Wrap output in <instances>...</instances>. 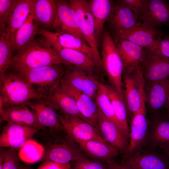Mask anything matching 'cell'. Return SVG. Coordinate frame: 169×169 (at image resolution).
I'll use <instances>...</instances> for the list:
<instances>
[{
  "label": "cell",
  "mask_w": 169,
  "mask_h": 169,
  "mask_svg": "<svg viewBox=\"0 0 169 169\" xmlns=\"http://www.w3.org/2000/svg\"><path fill=\"white\" fill-rule=\"evenodd\" d=\"M27 104L7 106L0 109V121L30 126L38 130L42 128L35 116Z\"/></svg>",
  "instance_id": "23"
},
{
  "label": "cell",
  "mask_w": 169,
  "mask_h": 169,
  "mask_svg": "<svg viewBox=\"0 0 169 169\" xmlns=\"http://www.w3.org/2000/svg\"><path fill=\"white\" fill-rule=\"evenodd\" d=\"M58 1L36 0L34 12L38 25L53 28L57 14Z\"/></svg>",
  "instance_id": "31"
},
{
  "label": "cell",
  "mask_w": 169,
  "mask_h": 169,
  "mask_svg": "<svg viewBox=\"0 0 169 169\" xmlns=\"http://www.w3.org/2000/svg\"><path fill=\"white\" fill-rule=\"evenodd\" d=\"M164 56L169 58V35L158 39L156 49Z\"/></svg>",
  "instance_id": "41"
},
{
  "label": "cell",
  "mask_w": 169,
  "mask_h": 169,
  "mask_svg": "<svg viewBox=\"0 0 169 169\" xmlns=\"http://www.w3.org/2000/svg\"><path fill=\"white\" fill-rule=\"evenodd\" d=\"M106 166L109 169H132L122 164L116 163L114 161L108 163Z\"/></svg>",
  "instance_id": "43"
},
{
  "label": "cell",
  "mask_w": 169,
  "mask_h": 169,
  "mask_svg": "<svg viewBox=\"0 0 169 169\" xmlns=\"http://www.w3.org/2000/svg\"><path fill=\"white\" fill-rule=\"evenodd\" d=\"M142 68L145 84L164 79L169 76V58L147 49Z\"/></svg>",
  "instance_id": "11"
},
{
  "label": "cell",
  "mask_w": 169,
  "mask_h": 169,
  "mask_svg": "<svg viewBox=\"0 0 169 169\" xmlns=\"http://www.w3.org/2000/svg\"><path fill=\"white\" fill-rule=\"evenodd\" d=\"M137 19L132 10L118 3L114 4L107 22L112 30H128L141 24Z\"/></svg>",
  "instance_id": "27"
},
{
  "label": "cell",
  "mask_w": 169,
  "mask_h": 169,
  "mask_svg": "<svg viewBox=\"0 0 169 169\" xmlns=\"http://www.w3.org/2000/svg\"><path fill=\"white\" fill-rule=\"evenodd\" d=\"M164 155L169 159V149L163 151Z\"/></svg>",
  "instance_id": "46"
},
{
  "label": "cell",
  "mask_w": 169,
  "mask_h": 169,
  "mask_svg": "<svg viewBox=\"0 0 169 169\" xmlns=\"http://www.w3.org/2000/svg\"><path fill=\"white\" fill-rule=\"evenodd\" d=\"M166 110L167 113V117L169 118V95L168 98L167 100L166 105L164 107Z\"/></svg>",
  "instance_id": "44"
},
{
  "label": "cell",
  "mask_w": 169,
  "mask_h": 169,
  "mask_svg": "<svg viewBox=\"0 0 169 169\" xmlns=\"http://www.w3.org/2000/svg\"><path fill=\"white\" fill-rule=\"evenodd\" d=\"M112 31L113 38L127 39L151 50L157 49L158 39L165 35L159 29L147 26L142 23L129 29Z\"/></svg>",
  "instance_id": "7"
},
{
  "label": "cell",
  "mask_w": 169,
  "mask_h": 169,
  "mask_svg": "<svg viewBox=\"0 0 169 169\" xmlns=\"http://www.w3.org/2000/svg\"><path fill=\"white\" fill-rule=\"evenodd\" d=\"M51 46L69 66H74L83 69L97 77L104 72L102 65L94 58L86 54L69 49L64 48L48 41Z\"/></svg>",
  "instance_id": "12"
},
{
  "label": "cell",
  "mask_w": 169,
  "mask_h": 169,
  "mask_svg": "<svg viewBox=\"0 0 169 169\" xmlns=\"http://www.w3.org/2000/svg\"><path fill=\"white\" fill-rule=\"evenodd\" d=\"M60 85L75 100L83 120L98 130V108L95 101L88 95L68 85L60 83Z\"/></svg>",
  "instance_id": "18"
},
{
  "label": "cell",
  "mask_w": 169,
  "mask_h": 169,
  "mask_svg": "<svg viewBox=\"0 0 169 169\" xmlns=\"http://www.w3.org/2000/svg\"><path fill=\"white\" fill-rule=\"evenodd\" d=\"M0 109L45 98L20 74L10 70L8 71L0 81Z\"/></svg>",
  "instance_id": "3"
},
{
  "label": "cell",
  "mask_w": 169,
  "mask_h": 169,
  "mask_svg": "<svg viewBox=\"0 0 169 169\" xmlns=\"http://www.w3.org/2000/svg\"><path fill=\"white\" fill-rule=\"evenodd\" d=\"M63 132L48 131L42 134L41 144L44 148V153L42 161L70 163L85 156L74 140L67 133L65 135L62 134Z\"/></svg>",
  "instance_id": "2"
},
{
  "label": "cell",
  "mask_w": 169,
  "mask_h": 169,
  "mask_svg": "<svg viewBox=\"0 0 169 169\" xmlns=\"http://www.w3.org/2000/svg\"><path fill=\"white\" fill-rule=\"evenodd\" d=\"M71 34L85 41L78 25L76 13L69 1L58 0L57 14L53 28Z\"/></svg>",
  "instance_id": "21"
},
{
  "label": "cell",
  "mask_w": 169,
  "mask_h": 169,
  "mask_svg": "<svg viewBox=\"0 0 169 169\" xmlns=\"http://www.w3.org/2000/svg\"><path fill=\"white\" fill-rule=\"evenodd\" d=\"M123 100L131 118L145 105V82L142 68L127 73L123 72Z\"/></svg>",
  "instance_id": "6"
},
{
  "label": "cell",
  "mask_w": 169,
  "mask_h": 169,
  "mask_svg": "<svg viewBox=\"0 0 169 169\" xmlns=\"http://www.w3.org/2000/svg\"><path fill=\"white\" fill-rule=\"evenodd\" d=\"M20 0H0V33L6 32L7 21Z\"/></svg>",
  "instance_id": "37"
},
{
  "label": "cell",
  "mask_w": 169,
  "mask_h": 169,
  "mask_svg": "<svg viewBox=\"0 0 169 169\" xmlns=\"http://www.w3.org/2000/svg\"><path fill=\"white\" fill-rule=\"evenodd\" d=\"M98 125V130L103 139L119 152L125 154L129 147V139L99 108Z\"/></svg>",
  "instance_id": "19"
},
{
  "label": "cell",
  "mask_w": 169,
  "mask_h": 169,
  "mask_svg": "<svg viewBox=\"0 0 169 169\" xmlns=\"http://www.w3.org/2000/svg\"><path fill=\"white\" fill-rule=\"evenodd\" d=\"M149 143L163 151L169 149V118L160 119L155 124L150 134Z\"/></svg>",
  "instance_id": "33"
},
{
  "label": "cell",
  "mask_w": 169,
  "mask_h": 169,
  "mask_svg": "<svg viewBox=\"0 0 169 169\" xmlns=\"http://www.w3.org/2000/svg\"><path fill=\"white\" fill-rule=\"evenodd\" d=\"M58 64L69 67L45 38L34 39L13 56L9 69L22 73L33 69Z\"/></svg>",
  "instance_id": "1"
},
{
  "label": "cell",
  "mask_w": 169,
  "mask_h": 169,
  "mask_svg": "<svg viewBox=\"0 0 169 169\" xmlns=\"http://www.w3.org/2000/svg\"><path fill=\"white\" fill-rule=\"evenodd\" d=\"M44 153L43 146L32 138L19 149L18 155L22 161L27 164H33L41 161Z\"/></svg>",
  "instance_id": "34"
},
{
  "label": "cell",
  "mask_w": 169,
  "mask_h": 169,
  "mask_svg": "<svg viewBox=\"0 0 169 169\" xmlns=\"http://www.w3.org/2000/svg\"><path fill=\"white\" fill-rule=\"evenodd\" d=\"M99 82L97 77L93 74L74 66L69 67L60 81L88 95L95 100Z\"/></svg>",
  "instance_id": "10"
},
{
  "label": "cell",
  "mask_w": 169,
  "mask_h": 169,
  "mask_svg": "<svg viewBox=\"0 0 169 169\" xmlns=\"http://www.w3.org/2000/svg\"><path fill=\"white\" fill-rule=\"evenodd\" d=\"M83 152L90 158L106 165L114 161L118 150L106 142L90 140L76 142Z\"/></svg>",
  "instance_id": "25"
},
{
  "label": "cell",
  "mask_w": 169,
  "mask_h": 169,
  "mask_svg": "<svg viewBox=\"0 0 169 169\" xmlns=\"http://www.w3.org/2000/svg\"><path fill=\"white\" fill-rule=\"evenodd\" d=\"M146 0H120L118 3L121 4L132 10L139 19Z\"/></svg>",
  "instance_id": "40"
},
{
  "label": "cell",
  "mask_w": 169,
  "mask_h": 169,
  "mask_svg": "<svg viewBox=\"0 0 169 169\" xmlns=\"http://www.w3.org/2000/svg\"><path fill=\"white\" fill-rule=\"evenodd\" d=\"M95 100L98 108L103 114L123 132L108 95L105 84L99 82Z\"/></svg>",
  "instance_id": "35"
},
{
  "label": "cell",
  "mask_w": 169,
  "mask_h": 169,
  "mask_svg": "<svg viewBox=\"0 0 169 169\" xmlns=\"http://www.w3.org/2000/svg\"><path fill=\"white\" fill-rule=\"evenodd\" d=\"M37 34L44 36L47 41L54 43L61 47L88 54L102 65L101 57L98 50L91 48L84 41L71 34L60 29L53 32L44 28H39Z\"/></svg>",
  "instance_id": "9"
},
{
  "label": "cell",
  "mask_w": 169,
  "mask_h": 169,
  "mask_svg": "<svg viewBox=\"0 0 169 169\" xmlns=\"http://www.w3.org/2000/svg\"><path fill=\"white\" fill-rule=\"evenodd\" d=\"M113 39L122 60L123 72L130 73L142 68L145 54L143 47L127 39Z\"/></svg>",
  "instance_id": "13"
},
{
  "label": "cell",
  "mask_w": 169,
  "mask_h": 169,
  "mask_svg": "<svg viewBox=\"0 0 169 169\" xmlns=\"http://www.w3.org/2000/svg\"><path fill=\"white\" fill-rule=\"evenodd\" d=\"M139 19L143 25L151 28L169 26V1L146 0Z\"/></svg>",
  "instance_id": "14"
},
{
  "label": "cell",
  "mask_w": 169,
  "mask_h": 169,
  "mask_svg": "<svg viewBox=\"0 0 169 169\" xmlns=\"http://www.w3.org/2000/svg\"><path fill=\"white\" fill-rule=\"evenodd\" d=\"M105 86L116 116L121 126L123 132L129 139L130 130L128 124L127 111L123 99L112 86Z\"/></svg>",
  "instance_id": "32"
},
{
  "label": "cell",
  "mask_w": 169,
  "mask_h": 169,
  "mask_svg": "<svg viewBox=\"0 0 169 169\" xmlns=\"http://www.w3.org/2000/svg\"><path fill=\"white\" fill-rule=\"evenodd\" d=\"M36 0H20L8 18L6 32L14 46V39L18 29L27 19Z\"/></svg>",
  "instance_id": "28"
},
{
  "label": "cell",
  "mask_w": 169,
  "mask_h": 169,
  "mask_svg": "<svg viewBox=\"0 0 169 169\" xmlns=\"http://www.w3.org/2000/svg\"><path fill=\"white\" fill-rule=\"evenodd\" d=\"M68 1L76 13L79 28L85 41L91 48L98 50L99 45L95 37L94 21L87 1Z\"/></svg>",
  "instance_id": "17"
},
{
  "label": "cell",
  "mask_w": 169,
  "mask_h": 169,
  "mask_svg": "<svg viewBox=\"0 0 169 169\" xmlns=\"http://www.w3.org/2000/svg\"><path fill=\"white\" fill-rule=\"evenodd\" d=\"M147 129L146 108L144 105L131 118L129 137L130 142L124 159L130 156L139 150L145 141Z\"/></svg>",
  "instance_id": "22"
},
{
  "label": "cell",
  "mask_w": 169,
  "mask_h": 169,
  "mask_svg": "<svg viewBox=\"0 0 169 169\" xmlns=\"http://www.w3.org/2000/svg\"><path fill=\"white\" fill-rule=\"evenodd\" d=\"M71 163L73 169H109L106 165L85 156Z\"/></svg>",
  "instance_id": "39"
},
{
  "label": "cell",
  "mask_w": 169,
  "mask_h": 169,
  "mask_svg": "<svg viewBox=\"0 0 169 169\" xmlns=\"http://www.w3.org/2000/svg\"><path fill=\"white\" fill-rule=\"evenodd\" d=\"M27 105L34 113L42 130L49 129V131H65L56 110L44 99L31 100Z\"/></svg>",
  "instance_id": "15"
},
{
  "label": "cell",
  "mask_w": 169,
  "mask_h": 169,
  "mask_svg": "<svg viewBox=\"0 0 169 169\" xmlns=\"http://www.w3.org/2000/svg\"><path fill=\"white\" fill-rule=\"evenodd\" d=\"M35 3L33 6L26 21L16 34L14 39V51H16L18 52L21 50L33 41L37 34L38 24L34 12Z\"/></svg>",
  "instance_id": "30"
},
{
  "label": "cell",
  "mask_w": 169,
  "mask_h": 169,
  "mask_svg": "<svg viewBox=\"0 0 169 169\" xmlns=\"http://www.w3.org/2000/svg\"><path fill=\"white\" fill-rule=\"evenodd\" d=\"M146 100L156 111L164 108L169 95V76L164 79L145 84Z\"/></svg>",
  "instance_id": "26"
},
{
  "label": "cell",
  "mask_w": 169,
  "mask_h": 169,
  "mask_svg": "<svg viewBox=\"0 0 169 169\" xmlns=\"http://www.w3.org/2000/svg\"><path fill=\"white\" fill-rule=\"evenodd\" d=\"M102 47L101 59L104 73L110 85L123 99V64L113 38L108 31L103 33Z\"/></svg>",
  "instance_id": "4"
},
{
  "label": "cell",
  "mask_w": 169,
  "mask_h": 169,
  "mask_svg": "<svg viewBox=\"0 0 169 169\" xmlns=\"http://www.w3.org/2000/svg\"><path fill=\"white\" fill-rule=\"evenodd\" d=\"M121 164L132 169H169V159L166 155L151 152L138 151Z\"/></svg>",
  "instance_id": "20"
},
{
  "label": "cell",
  "mask_w": 169,
  "mask_h": 169,
  "mask_svg": "<svg viewBox=\"0 0 169 169\" xmlns=\"http://www.w3.org/2000/svg\"><path fill=\"white\" fill-rule=\"evenodd\" d=\"M19 169H32L31 168L28 166H25L23 165L20 164Z\"/></svg>",
  "instance_id": "45"
},
{
  "label": "cell",
  "mask_w": 169,
  "mask_h": 169,
  "mask_svg": "<svg viewBox=\"0 0 169 169\" xmlns=\"http://www.w3.org/2000/svg\"><path fill=\"white\" fill-rule=\"evenodd\" d=\"M4 148L3 169H19L20 164L18 155L19 149Z\"/></svg>",
  "instance_id": "38"
},
{
  "label": "cell",
  "mask_w": 169,
  "mask_h": 169,
  "mask_svg": "<svg viewBox=\"0 0 169 169\" xmlns=\"http://www.w3.org/2000/svg\"><path fill=\"white\" fill-rule=\"evenodd\" d=\"M87 2L93 19L95 37L99 45L103 34L104 25L109 18L114 3L110 0H90Z\"/></svg>",
  "instance_id": "29"
},
{
  "label": "cell",
  "mask_w": 169,
  "mask_h": 169,
  "mask_svg": "<svg viewBox=\"0 0 169 169\" xmlns=\"http://www.w3.org/2000/svg\"><path fill=\"white\" fill-rule=\"evenodd\" d=\"M64 65H47L17 73L37 92L45 98L51 90L60 84L62 78L69 67L66 68Z\"/></svg>",
  "instance_id": "5"
},
{
  "label": "cell",
  "mask_w": 169,
  "mask_h": 169,
  "mask_svg": "<svg viewBox=\"0 0 169 169\" xmlns=\"http://www.w3.org/2000/svg\"><path fill=\"white\" fill-rule=\"evenodd\" d=\"M70 163L61 164L51 161L42 162L37 169H70Z\"/></svg>",
  "instance_id": "42"
},
{
  "label": "cell",
  "mask_w": 169,
  "mask_h": 169,
  "mask_svg": "<svg viewBox=\"0 0 169 169\" xmlns=\"http://www.w3.org/2000/svg\"><path fill=\"white\" fill-rule=\"evenodd\" d=\"M0 81L9 69L12 58L14 48L6 32L0 33Z\"/></svg>",
  "instance_id": "36"
},
{
  "label": "cell",
  "mask_w": 169,
  "mask_h": 169,
  "mask_svg": "<svg viewBox=\"0 0 169 169\" xmlns=\"http://www.w3.org/2000/svg\"><path fill=\"white\" fill-rule=\"evenodd\" d=\"M44 99L60 113L83 120L75 101L63 89L60 84L51 90Z\"/></svg>",
  "instance_id": "24"
},
{
  "label": "cell",
  "mask_w": 169,
  "mask_h": 169,
  "mask_svg": "<svg viewBox=\"0 0 169 169\" xmlns=\"http://www.w3.org/2000/svg\"><path fill=\"white\" fill-rule=\"evenodd\" d=\"M58 115L65 131L75 142L90 140L106 142L99 131L84 120L60 113Z\"/></svg>",
  "instance_id": "8"
},
{
  "label": "cell",
  "mask_w": 169,
  "mask_h": 169,
  "mask_svg": "<svg viewBox=\"0 0 169 169\" xmlns=\"http://www.w3.org/2000/svg\"><path fill=\"white\" fill-rule=\"evenodd\" d=\"M38 131L30 126L7 123L0 134V147L20 149Z\"/></svg>",
  "instance_id": "16"
}]
</instances>
